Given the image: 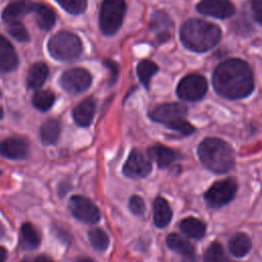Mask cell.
<instances>
[{
	"instance_id": "cell-1",
	"label": "cell",
	"mask_w": 262,
	"mask_h": 262,
	"mask_svg": "<svg viewBox=\"0 0 262 262\" xmlns=\"http://www.w3.org/2000/svg\"><path fill=\"white\" fill-rule=\"evenodd\" d=\"M216 92L227 99H241L249 96L255 87L250 66L238 58L222 61L212 77Z\"/></svg>"
},
{
	"instance_id": "cell-2",
	"label": "cell",
	"mask_w": 262,
	"mask_h": 262,
	"mask_svg": "<svg viewBox=\"0 0 262 262\" xmlns=\"http://www.w3.org/2000/svg\"><path fill=\"white\" fill-rule=\"evenodd\" d=\"M220 28L210 21L190 18L180 29V40L189 50L205 52L216 46L221 39Z\"/></svg>"
},
{
	"instance_id": "cell-3",
	"label": "cell",
	"mask_w": 262,
	"mask_h": 262,
	"mask_svg": "<svg viewBox=\"0 0 262 262\" xmlns=\"http://www.w3.org/2000/svg\"><path fill=\"white\" fill-rule=\"evenodd\" d=\"M198 156L202 164L214 173H226L234 166L232 147L220 138H205L199 144Z\"/></svg>"
},
{
	"instance_id": "cell-4",
	"label": "cell",
	"mask_w": 262,
	"mask_h": 262,
	"mask_svg": "<svg viewBox=\"0 0 262 262\" xmlns=\"http://www.w3.org/2000/svg\"><path fill=\"white\" fill-rule=\"evenodd\" d=\"M187 107L178 102H169L158 105L149 113V118L158 123L166 125L169 129L182 135H190L195 131L194 127L185 120Z\"/></svg>"
},
{
	"instance_id": "cell-5",
	"label": "cell",
	"mask_w": 262,
	"mask_h": 262,
	"mask_svg": "<svg viewBox=\"0 0 262 262\" xmlns=\"http://www.w3.org/2000/svg\"><path fill=\"white\" fill-rule=\"evenodd\" d=\"M83 50L80 38L68 31H59L48 42V51L52 57L58 60H72L77 58Z\"/></svg>"
},
{
	"instance_id": "cell-6",
	"label": "cell",
	"mask_w": 262,
	"mask_h": 262,
	"mask_svg": "<svg viewBox=\"0 0 262 262\" xmlns=\"http://www.w3.org/2000/svg\"><path fill=\"white\" fill-rule=\"evenodd\" d=\"M126 11L124 0H103L99 13V27L104 35H114L121 27Z\"/></svg>"
},
{
	"instance_id": "cell-7",
	"label": "cell",
	"mask_w": 262,
	"mask_h": 262,
	"mask_svg": "<svg viewBox=\"0 0 262 262\" xmlns=\"http://www.w3.org/2000/svg\"><path fill=\"white\" fill-rule=\"evenodd\" d=\"M237 183L233 178L213 183L205 192L204 199L208 207L212 209H219L230 203L236 194Z\"/></svg>"
},
{
	"instance_id": "cell-8",
	"label": "cell",
	"mask_w": 262,
	"mask_h": 262,
	"mask_svg": "<svg viewBox=\"0 0 262 262\" xmlns=\"http://www.w3.org/2000/svg\"><path fill=\"white\" fill-rule=\"evenodd\" d=\"M208 90V84L204 76L200 74H189L183 77L177 85V95L186 101H196L202 99Z\"/></svg>"
},
{
	"instance_id": "cell-9",
	"label": "cell",
	"mask_w": 262,
	"mask_h": 262,
	"mask_svg": "<svg viewBox=\"0 0 262 262\" xmlns=\"http://www.w3.org/2000/svg\"><path fill=\"white\" fill-rule=\"evenodd\" d=\"M69 208L74 217L83 223L95 224L100 220L99 209L86 196L73 195L70 199Z\"/></svg>"
},
{
	"instance_id": "cell-10",
	"label": "cell",
	"mask_w": 262,
	"mask_h": 262,
	"mask_svg": "<svg viewBox=\"0 0 262 262\" xmlns=\"http://www.w3.org/2000/svg\"><path fill=\"white\" fill-rule=\"evenodd\" d=\"M91 75L81 68H74L66 71L60 77L61 87L70 94L84 92L91 85Z\"/></svg>"
},
{
	"instance_id": "cell-11",
	"label": "cell",
	"mask_w": 262,
	"mask_h": 262,
	"mask_svg": "<svg viewBox=\"0 0 262 262\" xmlns=\"http://www.w3.org/2000/svg\"><path fill=\"white\" fill-rule=\"evenodd\" d=\"M151 169L150 161L142 152L134 149L123 166V173L130 178H144L151 172Z\"/></svg>"
},
{
	"instance_id": "cell-12",
	"label": "cell",
	"mask_w": 262,
	"mask_h": 262,
	"mask_svg": "<svg viewBox=\"0 0 262 262\" xmlns=\"http://www.w3.org/2000/svg\"><path fill=\"white\" fill-rule=\"evenodd\" d=\"M196 10L202 14L217 18H226L235 12L234 5L230 0H202L198 3Z\"/></svg>"
},
{
	"instance_id": "cell-13",
	"label": "cell",
	"mask_w": 262,
	"mask_h": 262,
	"mask_svg": "<svg viewBox=\"0 0 262 262\" xmlns=\"http://www.w3.org/2000/svg\"><path fill=\"white\" fill-rule=\"evenodd\" d=\"M0 154L10 160H24L29 154V141L25 137H9L1 141Z\"/></svg>"
},
{
	"instance_id": "cell-14",
	"label": "cell",
	"mask_w": 262,
	"mask_h": 262,
	"mask_svg": "<svg viewBox=\"0 0 262 262\" xmlns=\"http://www.w3.org/2000/svg\"><path fill=\"white\" fill-rule=\"evenodd\" d=\"M35 2L31 0H17L8 4L3 10L2 17L6 24L19 21L27 13L34 12L36 7Z\"/></svg>"
},
{
	"instance_id": "cell-15",
	"label": "cell",
	"mask_w": 262,
	"mask_h": 262,
	"mask_svg": "<svg viewBox=\"0 0 262 262\" xmlns=\"http://www.w3.org/2000/svg\"><path fill=\"white\" fill-rule=\"evenodd\" d=\"M166 244L169 249L182 257V262H198L193 246L177 233H170L167 236Z\"/></svg>"
},
{
	"instance_id": "cell-16",
	"label": "cell",
	"mask_w": 262,
	"mask_h": 262,
	"mask_svg": "<svg viewBox=\"0 0 262 262\" xmlns=\"http://www.w3.org/2000/svg\"><path fill=\"white\" fill-rule=\"evenodd\" d=\"M96 102L93 97H88L82 100L73 110V118L77 125L80 127H88L95 114Z\"/></svg>"
},
{
	"instance_id": "cell-17",
	"label": "cell",
	"mask_w": 262,
	"mask_h": 262,
	"mask_svg": "<svg viewBox=\"0 0 262 262\" xmlns=\"http://www.w3.org/2000/svg\"><path fill=\"white\" fill-rule=\"evenodd\" d=\"M18 63L17 55L13 46L7 39L0 35V73L13 71Z\"/></svg>"
},
{
	"instance_id": "cell-18",
	"label": "cell",
	"mask_w": 262,
	"mask_h": 262,
	"mask_svg": "<svg viewBox=\"0 0 262 262\" xmlns=\"http://www.w3.org/2000/svg\"><path fill=\"white\" fill-rule=\"evenodd\" d=\"M151 28L157 34L158 41L162 43L170 39L173 24L165 12L156 11L151 16Z\"/></svg>"
},
{
	"instance_id": "cell-19",
	"label": "cell",
	"mask_w": 262,
	"mask_h": 262,
	"mask_svg": "<svg viewBox=\"0 0 262 262\" xmlns=\"http://www.w3.org/2000/svg\"><path fill=\"white\" fill-rule=\"evenodd\" d=\"M147 154L150 159L155 160L160 168H165L171 165L179 158V155L174 149L162 144H154L147 149Z\"/></svg>"
},
{
	"instance_id": "cell-20",
	"label": "cell",
	"mask_w": 262,
	"mask_h": 262,
	"mask_svg": "<svg viewBox=\"0 0 262 262\" xmlns=\"http://www.w3.org/2000/svg\"><path fill=\"white\" fill-rule=\"evenodd\" d=\"M41 235L31 223H24L20 227L19 246L23 250H35L40 246Z\"/></svg>"
},
{
	"instance_id": "cell-21",
	"label": "cell",
	"mask_w": 262,
	"mask_h": 262,
	"mask_svg": "<svg viewBox=\"0 0 262 262\" xmlns=\"http://www.w3.org/2000/svg\"><path fill=\"white\" fill-rule=\"evenodd\" d=\"M172 219V210L168 202L162 198H156L154 202V222L159 228L166 227Z\"/></svg>"
},
{
	"instance_id": "cell-22",
	"label": "cell",
	"mask_w": 262,
	"mask_h": 262,
	"mask_svg": "<svg viewBox=\"0 0 262 262\" xmlns=\"http://www.w3.org/2000/svg\"><path fill=\"white\" fill-rule=\"evenodd\" d=\"M179 227L185 235L194 239L203 238L207 229L206 223L193 217H187L181 220L179 223Z\"/></svg>"
},
{
	"instance_id": "cell-23",
	"label": "cell",
	"mask_w": 262,
	"mask_h": 262,
	"mask_svg": "<svg viewBox=\"0 0 262 262\" xmlns=\"http://www.w3.org/2000/svg\"><path fill=\"white\" fill-rule=\"evenodd\" d=\"M49 70L48 67L44 62H36L34 63L28 73L27 85L30 89H38L40 88L45 80L47 79Z\"/></svg>"
},
{
	"instance_id": "cell-24",
	"label": "cell",
	"mask_w": 262,
	"mask_h": 262,
	"mask_svg": "<svg viewBox=\"0 0 262 262\" xmlns=\"http://www.w3.org/2000/svg\"><path fill=\"white\" fill-rule=\"evenodd\" d=\"M60 122L56 119H49L45 121L40 130V136L43 144L52 145L55 144L60 135Z\"/></svg>"
},
{
	"instance_id": "cell-25",
	"label": "cell",
	"mask_w": 262,
	"mask_h": 262,
	"mask_svg": "<svg viewBox=\"0 0 262 262\" xmlns=\"http://www.w3.org/2000/svg\"><path fill=\"white\" fill-rule=\"evenodd\" d=\"M252 247V243L250 237L244 233V232H237L235 233L228 243L229 252L234 257L241 258L246 256Z\"/></svg>"
},
{
	"instance_id": "cell-26",
	"label": "cell",
	"mask_w": 262,
	"mask_h": 262,
	"mask_svg": "<svg viewBox=\"0 0 262 262\" xmlns=\"http://www.w3.org/2000/svg\"><path fill=\"white\" fill-rule=\"evenodd\" d=\"M34 12L36 14V23L40 29L47 31L53 27L55 23V13L49 6L37 3Z\"/></svg>"
},
{
	"instance_id": "cell-27",
	"label": "cell",
	"mask_w": 262,
	"mask_h": 262,
	"mask_svg": "<svg viewBox=\"0 0 262 262\" xmlns=\"http://www.w3.org/2000/svg\"><path fill=\"white\" fill-rule=\"evenodd\" d=\"M158 70H159L158 66L154 61L148 60V59L141 60L138 63V66H137V75H138V78H139L140 82L146 88H148L150 80L154 77V75L158 72Z\"/></svg>"
},
{
	"instance_id": "cell-28",
	"label": "cell",
	"mask_w": 262,
	"mask_h": 262,
	"mask_svg": "<svg viewBox=\"0 0 262 262\" xmlns=\"http://www.w3.org/2000/svg\"><path fill=\"white\" fill-rule=\"evenodd\" d=\"M88 238L89 242L96 251L99 252H104L108 245H110V239L107 234L100 228H92L88 231Z\"/></svg>"
},
{
	"instance_id": "cell-29",
	"label": "cell",
	"mask_w": 262,
	"mask_h": 262,
	"mask_svg": "<svg viewBox=\"0 0 262 262\" xmlns=\"http://www.w3.org/2000/svg\"><path fill=\"white\" fill-rule=\"evenodd\" d=\"M55 95L49 90H39L33 96L34 106L41 112L48 111L53 105Z\"/></svg>"
},
{
	"instance_id": "cell-30",
	"label": "cell",
	"mask_w": 262,
	"mask_h": 262,
	"mask_svg": "<svg viewBox=\"0 0 262 262\" xmlns=\"http://www.w3.org/2000/svg\"><path fill=\"white\" fill-rule=\"evenodd\" d=\"M204 262H228L225 252L219 243H212L204 254Z\"/></svg>"
},
{
	"instance_id": "cell-31",
	"label": "cell",
	"mask_w": 262,
	"mask_h": 262,
	"mask_svg": "<svg viewBox=\"0 0 262 262\" xmlns=\"http://www.w3.org/2000/svg\"><path fill=\"white\" fill-rule=\"evenodd\" d=\"M56 2L71 14H80L87 7V0H56Z\"/></svg>"
},
{
	"instance_id": "cell-32",
	"label": "cell",
	"mask_w": 262,
	"mask_h": 262,
	"mask_svg": "<svg viewBox=\"0 0 262 262\" xmlns=\"http://www.w3.org/2000/svg\"><path fill=\"white\" fill-rule=\"evenodd\" d=\"M8 32L9 34L20 42H26L30 39V36L20 21H15L12 24H8Z\"/></svg>"
},
{
	"instance_id": "cell-33",
	"label": "cell",
	"mask_w": 262,
	"mask_h": 262,
	"mask_svg": "<svg viewBox=\"0 0 262 262\" xmlns=\"http://www.w3.org/2000/svg\"><path fill=\"white\" fill-rule=\"evenodd\" d=\"M128 207L130 209V211L137 216H141L143 215V213L145 212V204L142 198H140L139 195H132L129 200L128 203Z\"/></svg>"
},
{
	"instance_id": "cell-34",
	"label": "cell",
	"mask_w": 262,
	"mask_h": 262,
	"mask_svg": "<svg viewBox=\"0 0 262 262\" xmlns=\"http://www.w3.org/2000/svg\"><path fill=\"white\" fill-rule=\"evenodd\" d=\"M104 66L110 70L111 72V82L114 84L119 76V66L117 62H115L112 59H105L104 60Z\"/></svg>"
},
{
	"instance_id": "cell-35",
	"label": "cell",
	"mask_w": 262,
	"mask_h": 262,
	"mask_svg": "<svg viewBox=\"0 0 262 262\" xmlns=\"http://www.w3.org/2000/svg\"><path fill=\"white\" fill-rule=\"evenodd\" d=\"M252 11L256 21L262 25V0L252 1Z\"/></svg>"
},
{
	"instance_id": "cell-36",
	"label": "cell",
	"mask_w": 262,
	"mask_h": 262,
	"mask_svg": "<svg viewBox=\"0 0 262 262\" xmlns=\"http://www.w3.org/2000/svg\"><path fill=\"white\" fill-rule=\"evenodd\" d=\"M21 262H52V261H51L48 257L43 256V255H40V256L31 258V259H25V260H23Z\"/></svg>"
},
{
	"instance_id": "cell-37",
	"label": "cell",
	"mask_w": 262,
	"mask_h": 262,
	"mask_svg": "<svg viewBox=\"0 0 262 262\" xmlns=\"http://www.w3.org/2000/svg\"><path fill=\"white\" fill-rule=\"evenodd\" d=\"M7 259V251L5 248L0 247V262H6Z\"/></svg>"
},
{
	"instance_id": "cell-38",
	"label": "cell",
	"mask_w": 262,
	"mask_h": 262,
	"mask_svg": "<svg viewBox=\"0 0 262 262\" xmlns=\"http://www.w3.org/2000/svg\"><path fill=\"white\" fill-rule=\"evenodd\" d=\"M5 236H6V230L2 222L0 221V239H3Z\"/></svg>"
},
{
	"instance_id": "cell-39",
	"label": "cell",
	"mask_w": 262,
	"mask_h": 262,
	"mask_svg": "<svg viewBox=\"0 0 262 262\" xmlns=\"http://www.w3.org/2000/svg\"><path fill=\"white\" fill-rule=\"evenodd\" d=\"M76 262H96V261L93 260V259L90 258V257H81V258L77 259Z\"/></svg>"
},
{
	"instance_id": "cell-40",
	"label": "cell",
	"mask_w": 262,
	"mask_h": 262,
	"mask_svg": "<svg viewBox=\"0 0 262 262\" xmlns=\"http://www.w3.org/2000/svg\"><path fill=\"white\" fill-rule=\"evenodd\" d=\"M3 118V110H2V107L0 106V120Z\"/></svg>"
},
{
	"instance_id": "cell-41",
	"label": "cell",
	"mask_w": 262,
	"mask_h": 262,
	"mask_svg": "<svg viewBox=\"0 0 262 262\" xmlns=\"http://www.w3.org/2000/svg\"><path fill=\"white\" fill-rule=\"evenodd\" d=\"M1 95H2V93H1V90H0V97H1Z\"/></svg>"
},
{
	"instance_id": "cell-42",
	"label": "cell",
	"mask_w": 262,
	"mask_h": 262,
	"mask_svg": "<svg viewBox=\"0 0 262 262\" xmlns=\"http://www.w3.org/2000/svg\"><path fill=\"white\" fill-rule=\"evenodd\" d=\"M0 174H1V171H0Z\"/></svg>"
},
{
	"instance_id": "cell-43",
	"label": "cell",
	"mask_w": 262,
	"mask_h": 262,
	"mask_svg": "<svg viewBox=\"0 0 262 262\" xmlns=\"http://www.w3.org/2000/svg\"><path fill=\"white\" fill-rule=\"evenodd\" d=\"M228 262H230V261H228Z\"/></svg>"
}]
</instances>
